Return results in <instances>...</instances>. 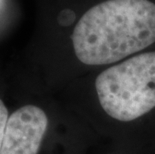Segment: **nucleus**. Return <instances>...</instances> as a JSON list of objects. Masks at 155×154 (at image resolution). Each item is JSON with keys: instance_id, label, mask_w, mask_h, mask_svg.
Instances as JSON below:
<instances>
[{"instance_id": "nucleus-1", "label": "nucleus", "mask_w": 155, "mask_h": 154, "mask_svg": "<svg viewBox=\"0 0 155 154\" xmlns=\"http://www.w3.org/2000/svg\"><path fill=\"white\" fill-rule=\"evenodd\" d=\"M68 107L113 150L155 154V47L66 84Z\"/></svg>"}, {"instance_id": "nucleus-2", "label": "nucleus", "mask_w": 155, "mask_h": 154, "mask_svg": "<svg viewBox=\"0 0 155 154\" xmlns=\"http://www.w3.org/2000/svg\"><path fill=\"white\" fill-rule=\"evenodd\" d=\"M55 22L62 34L57 82L155 47V0H63Z\"/></svg>"}, {"instance_id": "nucleus-3", "label": "nucleus", "mask_w": 155, "mask_h": 154, "mask_svg": "<svg viewBox=\"0 0 155 154\" xmlns=\"http://www.w3.org/2000/svg\"><path fill=\"white\" fill-rule=\"evenodd\" d=\"M9 115H10V113H9L7 106L4 103V101L0 98V153H1L2 143H3V139H4Z\"/></svg>"}, {"instance_id": "nucleus-4", "label": "nucleus", "mask_w": 155, "mask_h": 154, "mask_svg": "<svg viewBox=\"0 0 155 154\" xmlns=\"http://www.w3.org/2000/svg\"><path fill=\"white\" fill-rule=\"evenodd\" d=\"M107 154H133V153L121 152V151H116V150H113V152H111V153H107Z\"/></svg>"}]
</instances>
